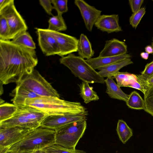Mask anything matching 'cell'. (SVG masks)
<instances>
[{
  "label": "cell",
  "mask_w": 153,
  "mask_h": 153,
  "mask_svg": "<svg viewBox=\"0 0 153 153\" xmlns=\"http://www.w3.org/2000/svg\"><path fill=\"white\" fill-rule=\"evenodd\" d=\"M38 63L35 50L0 40V83L2 85L19 83L32 72Z\"/></svg>",
  "instance_id": "obj_1"
},
{
  "label": "cell",
  "mask_w": 153,
  "mask_h": 153,
  "mask_svg": "<svg viewBox=\"0 0 153 153\" xmlns=\"http://www.w3.org/2000/svg\"><path fill=\"white\" fill-rule=\"evenodd\" d=\"M25 105L34 108L47 116L61 114L85 115L86 108L78 102H70L51 97H38L26 100Z\"/></svg>",
  "instance_id": "obj_2"
},
{
  "label": "cell",
  "mask_w": 153,
  "mask_h": 153,
  "mask_svg": "<svg viewBox=\"0 0 153 153\" xmlns=\"http://www.w3.org/2000/svg\"><path fill=\"white\" fill-rule=\"evenodd\" d=\"M56 131L41 126L29 132L20 141L11 146L8 150L18 153L42 150L55 144Z\"/></svg>",
  "instance_id": "obj_3"
},
{
  "label": "cell",
  "mask_w": 153,
  "mask_h": 153,
  "mask_svg": "<svg viewBox=\"0 0 153 153\" xmlns=\"http://www.w3.org/2000/svg\"><path fill=\"white\" fill-rule=\"evenodd\" d=\"M60 63L71 71L76 77L82 81L90 83H105L104 78L102 77L89 65L85 60L73 53L62 56Z\"/></svg>",
  "instance_id": "obj_4"
},
{
  "label": "cell",
  "mask_w": 153,
  "mask_h": 153,
  "mask_svg": "<svg viewBox=\"0 0 153 153\" xmlns=\"http://www.w3.org/2000/svg\"><path fill=\"white\" fill-rule=\"evenodd\" d=\"M47 115L34 108L25 105L19 108L10 118L0 122V128L19 127L31 129L41 126Z\"/></svg>",
  "instance_id": "obj_5"
},
{
  "label": "cell",
  "mask_w": 153,
  "mask_h": 153,
  "mask_svg": "<svg viewBox=\"0 0 153 153\" xmlns=\"http://www.w3.org/2000/svg\"><path fill=\"white\" fill-rule=\"evenodd\" d=\"M86 126V120H85L70 123L56 131L55 144L66 148L76 149Z\"/></svg>",
  "instance_id": "obj_6"
},
{
  "label": "cell",
  "mask_w": 153,
  "mask_h": 153,
  "mask_svg": "<svg viewBox=\"0 0 153 153\" xmlns=\"http://www.w3.org/2000/svg\"><path fill=\"white\" fill-rule=\"evenodd\" d=\"M34 93L39 97L60 98L57 91L36 70L24 77L17 84Z\"/></svg>",
  "instance_id": "obj_7"
},
{
  "label": "cell",
  "mask_w": 153,
  "mask_h": 153,
  "mask_svg": "<svg viewBox=\"0 0 153 153\" xmlns=\"http://www.w3.org/2000/svg\"><path fill=\"white\" fill-rule=\"evenodd\" d=\"M0 14H2L7 20L10 30V40L21 33L27 31V26L16 10L13 0L0 9Z\"/></svg>",
  "instance_id": "obj_8"
},
{
  "label": "cell",
  "mask_w": 153,
  "mask_h": 153,
  "mask_svg": "<svg viewBox=\"0 0 153 153\" xmlns=\"http://www.w3.org/2000/svg\"><path fill=\"white\" fill-rule=\"evenodd\" d=\"M87 116L85 115L70 114L48 115L43 120L41 126L56 131L70 123L87 120Z\"/></svg>",
  "instance_id": "obj_9"
},
{
  "label": "cell",
  "mask_w": 153,
  "mask_h": 153,
  "mask_svg": "<svg viewBox=\"0 0 153 153\" xmlns=\"http://www.w3.org/2000/svg\"><path fill=\"white\" fill-rule=\"evenodd\" d=\"M39 46L47 56L59 55V50L56 40L47 29L36 28Z\"/></svg>",
  "instance_id": "obj_10"
},
{
  "label": "cell",
  "mask_w": 153,
  "mask_h": 153,
  "mask_svg": "<svg viewBox=\"0 0 153 153\" xmlns=\"http://www.w3.org/2000/svg\"><path fill=\"white\" fill-rule=\"evenodd\" d=\"M33 129L19 127L0 128V146L10 148L22 140Z\"/></svg>",
  "instance_id": "obj_11"
},
{
  "label": "cell",
  "mask_w": 153,
  "mask_h": 153,
  "mask_svg": "<svg viewBox=\"0 0 153 153\" xmlns=\"http://www.w3.org/2000/svg\"><path fill=\"white\" fill-rule=\"evenodd\" d=\"M74 3L80 11L86 28L89 31H91L102 11L83 0H75Z\"/></svg>",
  "instance_id": "obj_12"
},
{
  "label": "cell",
  "mask_w": 153,
  "mask_h": 153,
  "mask_svg": "<svg viewBox=\"0 0 153 153\" xmlns=\"http://www.w3.org/2000/svg\"><path fill=\"white\" fill-rule=\"evenodd\" d=\"M49 31L56 40L59 50V56H64L77 51L79 39L77 38L59 32Z\"/></svg>",
  "instance_id": "obj_13"
},
{
  "label": "cell",
  "mask_w": 153,
  "mask_h": 153,
  "mask_svg": "<svg viewBox=\"0 0 153 153\" xmlns=\"http://www.w3.org/2000/svg\"><path fill=\"white\" fill-rule=\"evenodd\" d=\"M94 25L98 29L108 33L122 31L119 24V16L118 14L101 15Z\"/></svg>",
  "instance_id": "obj_14"
},
{
  "label": "cell",
  "mask_w": 153,
  "mask_h": 153,
  "mask_svg": "<svg viewBox=\"0 0 153 153\" xmlns=\"http://www.w3.org/2000/svg\"><path fill=\"white\" fill-rule=\"evenodd\" d=\"M127 46L125 42L113 38L106 41L105 46L98 56H117L127 53Z\"/></svg>",
  "instance_id": "obj_15"
},
{
  "label": "cell",
  "mask_w": 153,
  "mask_h": 153,
  "mask_svg": "<svg viewBox=\"0 0 153 153\" xmlns=\"http://www.w3.org/2000/svg\"><path fill=\"white\" fill-rule=\"evenodd\" d=\"M131 55L126 53L117 56L104 57L98 56L85 60L95 70L127 59L131 58Z\"/></svg>",
  "instance_id": "obj_16"
},
{
  "label": "cell",
  "mask_w": 153,
  "mask_h": 153,
  "mask_svg": "<svg viewBox=\"0 0 153 153\" xmlns=\"http://www.w3.org/2000/svg\"><path fill=\"white\" fill-rule=\"evenodd\" d=\"M12 94L13 96L12 100L13 104L19 108L25 105V102L27 99L39 97L34 93L19 85H17Z\"/></svg>",
  "instance_id": "obj_17"
},
{
  "label": "cell",
  "mask_w": 153,
  "mask_h": 153,
  "mask_svg": "<svg viewBox=\"0 0 153 153\" xmlns=\"http://www.w3.org/2000/svg\"><path fill=\"white\" fill-rule=\"evenodd\" d=\"M106 86V93L110 97L126 102L129 95L125 93L113 79V77L107 78L105 79Z\"/></svg>",
  "instance_id": "obj_18"
},
{
  "label": "cell",
  "mask_w": 153,
  "mask_h": 153,
  "mask_svg": "<svg viewBox=\"0 0 153 153\" xmlns=\"http://www.w3.org/2000/svg\"><path fill=\"white\" fill-rule=\"evenodd\" d=\"M133 63L131 59L128 58L100 68L98 69V72L103 78L113 77L121 68Z\"/></svg>",
  "instance_id": "obj_19"
},
{
  "label": "cell",
  "mask_w": 153,
  "mask_h": 153,
  "mask_svg": "<svg viewBox=\"0 0 153 153\" xmlns=\"http://www.w3.org/2000/svg\"><path fill=\"white\" fill-rule=\"evenodd\" d=\"M77 51L79 56L84 59H88L94 56V52L91 42L86 35L83 33L80 35Z\"/></svg>",
  "instance_id": "obj_20"
},
{
  "label": "cell",
  "mask_w": 153,
  "mask_h": 153,
  "mask_svg": "<svg viewBox=\"0 0 153 153\" xmlns=\"http://www.w3.org/2000/svg\"><path fill=\"white\" fill-rule=\"evenodd\" d=\"M79 86L80 91L79 94L85 103L99 100L98 96L93 90V87L89 85V83L82 81L79 85Z\"/></svg>",
  "instance_id": "obj_21"
},
{
  "label": "cell",
  "mask_w": 153,
  "mask_h": 153,
  "mask_svg": "<svg viewBox=\"0 0 153 153\" xmlns=\"http://www.w3.org/2000/svg\"><path fill=\"white\" fill-rule=\"evenodd\" d=\"M11 41L16 45L26 48L34 50L36 48L35 43L32 38L27 31L19 34Z\"/></svg>",
  "instance_id": "obj_22"
},
{
  "label": "cell",
  "mask_w": 153,
  "mask_h": 153,
  "mask_svg": "<svg viewBox=\"0 0 153 153\" xmlns=\"http://www.w3.org/2000/svg\"><path fill=\"white\" fill-rule=\"evenodd\" d=\"M116 131L120 140L123 144L126 143L133 134L132 129L122 119L118 121Z\"/></svg>",
  "instance_id": "obj_23"
},
{
  "label": "cell",
  "mask_w": 153,
  "mask_h": 153,
  "mask_svg": "<svg viewBox=\"0 0 153 153\" xmlns=\"http://www.w3.org/2000/svg\"><path fill=\"white\" fill-rule=\"evenodd\" d=\"M126 102L128 107L131 109L144 110L145 109L144 100L136 91H134L131 93Z\"/></svg>",
  "instance_id": "obj_24"
},
{
  "label": "cell",
  "mask_w": 153,
  "mask_h": 153,
  "mask_svg": "<svg viewBox=\"0 0 153 153\" xmlns=\"http://www.w3.org/2000/svg\"><path fill=\"white\" fill-rule=\"evenodd\" d=\"M48 30L53 31L59 32L66 30L67 27L62 15H57L50 18L48 21Z\"/></svg>",
  "instance_id": "obj_25"
},
{
  "label": "cell",
  "mask_w": 153,
  "mask_h": 153,
  "mask_svg": "<svg viewBox=\"0 0 153 153\" xmlns=\"http://www.w3.org/2000/svg\"><path fill=\"white\" fill-rule=\"evenodd\" d=\"M18 107L14 104L4 103L0 105V122L11 117L16 112Z\"/></svg>",
  "instance_id": "obj_26"
},
{
  "label": "cell",
  "mask_w": 153,
  "mask_h": 153,
  "mask_svg": "<svg viewBox=\"0 0 153 153\" xmlns=\"http://www.w3.org/2000/svg\"><path fill=\"white\" fill-rule=\"evenodd\" d=\"M147 88L144 95L145 105L144 111L153 116V85L148 86Z\"/></svg>",
  "instance_id": "obj_27"
},
{
  "label": "cell",
  "mask_w": 153,
  "mask_h": 153,
  "mask_svg": "<svg viewBox=\"0 0 153 153\" xmlns=\"http://www.w3.org/2000/svg\"><path fill=\"white\" fill-rule=\"evenodd\" d=\"M43 150L46 153H86L84 151L68 149L55 144Z\"/></svg>",
  "instance_id": "obj_28"
},
{
  "label": "cell",
  "mask_w": 153,
  "mask_h": 153,
  "mask_svg": "<svg viewBox=\"0 0 153 153\" xmlns=\"http://www.w3.org/2000/svg\"><path fill=\"white\" fill-rule=\"evenodd\" d=\"M0 40H10V30L8 25L6 18L1 14H0Z\"/></svg>",
  "instance_id": "obj_29"
},
{
  "label": "cell",
  "mask_w": 153,
  "mask_h": 153,
  "mask_svg": "<svg viewBox=\"0 0 153 153\" xmlns=\"http://www.w3.org/2000/svg\"><path fill=\"white\" fill-rule=\"evenodd\" d=\"M146 12V8L143 7L136 12L132 14L129 18V22L133 28L135 29L137 28Z\"/></svg>",
  "instance_id": "obj_30"
},
{
  "label": "cell",
  "mask_w": 153,
  "mask_h": 153,
  "mask_svg": "<svg viewBox=\"0 0 153 153\" xmlns=\"http://www.w3.org/2000/svg\"><path fill=\"white\" fill-rule=\"evenodd\" d=\"M67 0H51L53 9L56 11L57 14L62 15L68 10Z\"/></svg>",
  "instance_id": "obj_31"
},
{
  "label": "cell",
  "mask_w": 153,
  "mask_h": 153,
  "mask_svg": "<svg viewBox=\"0 0 153 153\" xmlns=\"http://www.w3.org/2000/svg\"><path fill=\"white\" fill-rule=\"evenodd\" d=\"M140 75L145 80L153 76V61L146 65L144 70Z\"/></svg>",
  "instance_id": "obj_32"
},
{
  "label": "cell",
  "mask_w": 153,
  "mask_h": 153,
  "mask_svg": "<svg viewBox=\"0 0 153 153\" xmlns=\"http://www.w3.org/2000/svg\"><path fill=\"white\" fill-rule=\"evenodd\" d=\"M39 1L40 4L48 15L53 16L52 13L53 7L52 5L51 0H40Z\"/></svg>",
  "instance_id": "obj_33"
},
{
  "label": "cell",
  "mask_w": 153,
  "mask_h": 153,
  "mask_svg": "<svg viewBox=\"0 0 153 153\" xmlns=\"http://www.w3.org/2000/svg\"><path fill=\"white\" fill-rule=\"evenodd\" d=\"M129 4L133 13H134L141 8L144 0H129Z\"/></svg>",
  "instance_id": "obj_34"
},
{
  "label": "cell",
  "mask_w": 153,
  "mask_h": 153,
  "mask_svg": "<svg viewBox=\"0 0 153 153\" xmlns=\"http://www.w3.org/2000/svg\"><path fill=\"white\" fill-rule=\"evenodd\" d=\"M139 76L143 84L145 85L146 87L147 88L148 86L153 85V76L146 80H145L141 78L140 75H139Z\"/></svg>",
  "instance_id": "obj_35"
},
{
  "label": "cell",
  "mask_w": 153,
  "mask_h": 153,
  "mask_svg": "<svg viewBox=\"0 0 153 153\" xmlns=\"http://www.w3.org/2000/svg\"><path fill=\"white\" fill-rule=\"evenodd\" d=\"M12 0H1L0 1V9L6 6Z\"/></svg>",
  "instance_id": "obj_36"
},
{
  "label": "cell",
  "mask_w": 153,
  "mask_h": 153,
  "mask_svg": "<svg viewBox=\"0 0 153 153\" xmlns=\"http://www.w3.org/2000/svg\"><path fill=\"white\" fill-rule=\"evenodd\" d=\"M145 52L148 53L149 54H153V49L151 45H147L145 47Z\"/></svg>",
  "instance_id": "obj_37"
},
{
  "label": "cell",
  "mask_w": 153,
  "mask_h": 153,
  "mask_svg": "<svg viewBox=\"0 0 153 153\" xmlns=\"http://www.w3.org/2000/svg\"><path fill=\"white\" fill-rule=\"evenodd\" d=\"M9 149L8 147L0 146V153H6Z\"/></svg>",
  "instance_id": "obj_38"
},
{
  "label": "cell",
  "mask_w": 153,
  "mask_h": 153,
  "mask_svg": "<svg viewBox=\"0 0 153 153\" xmlns=\"http://www.w3.org/2000/svg\"><path fill=\"white\" fill-rule=\"evenodd\" d=\"M140 56L143 59L147 60L148 59L149 54L146 52H142L140 54Z\"/></svg>",
  "instance_id": "obj_39"
},
{
  "label": "cell",
  "mask_w": 153,
  "mask_h": 153,
  "mask_svg": "<svg viewBox=\"0 0 153 153\" xmlns=\"http://www.w3.org/2000/svg\"><path fill=\"white\" fill-rule=\"evenodd\" d=\"M32 153H46L43 150L36 151H34Z\"/></svg>",
  "instance_id": "obj_40"
},
{
  "label": "cell",
  "mask_w": 153,
  "mask_h": 153,
  "mask_svg": "<svg viewBox=\"0 0 153 153\" xmlns=\"http://www.w3.org/2000/svg\"><path fill=\"white\" fill-rule=\"evenodd\" d=\"M6 153H18V152L11 150H8Z\"/></svg>",
  "instance_id": "obj_41"
},
{
  "label": "cell",
  "mask_w": 153,
  "mask_h": 153,
  "mask_svg": "<svg viewBox=\"0 0 153 153\" xmlns=\"http://www.w3.org/2000/svg\"><path fill=\"white\" fill-rule=\"evenodd\" d=\"M34 151H28V152H22L21 153H32Z\"/></svg>",
  "instance_id": "obj_42"
},
{
  "label": "cell",
  "mask_w": 153,
  "mask_h": 153,
  "mask_svg": "<svg viewBox=\"0 0 153 153\" xmlns=\"http://www.w3.org/2000/svg\"><path fill=\"white\" fill-rule=\"evenodd\" d=\"M151 46L153 49V38H152V42L151 43Z\"/></svg>",
  "instance_id": "obj_43"
}]
</instances>
